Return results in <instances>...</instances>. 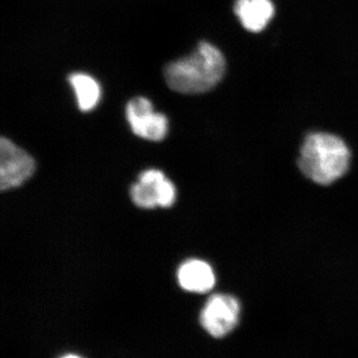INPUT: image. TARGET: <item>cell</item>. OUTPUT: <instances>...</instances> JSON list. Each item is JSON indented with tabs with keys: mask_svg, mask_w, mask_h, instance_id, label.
<instances>
[{
	"mask_svg": "<svg viewBox=\"0 0 358 358\" xmlns=\"http://www.w3.org/2000/svg\"><path fill=\"white\" fill-rule=\"evenodd\" d=\"M226 62L222 52L208 42H201L187 57L166 66V83L182 94H201L210 91L222 80Z\"/></svg>",
	"mask_w": 358,
	"mask_h": 358,
	"instance_id": "6da1fadb",
	"label": "cell"
},
{
	"mask_svg": "<svg viewBox=\"0 0 358 358\" xmlns=\"http://www.w3.org/2000/svg\"><path fill=\"white\" fill-rule=\"evenodd\" d=\"M350 164V150L338 136L308 134L301 145L298 164L303 176L320 185H329L343 178Z\"/></svg>",
	"mask_w": 358,
	"mask_h": 358,
	"instance_id": "7a4b0ae2",
	"label": "cell"
},
{
	"mask_svg": "<svg viewBox=\"0 0 358 358\" xmlns=\"http://www.w3.org/2000/svg\"><path fill=\"white\" fill-rule=\"evenodd\" d=\"M241 305L237 298L226 294L211 296L200 313V324L212 338H222L239 324Z\"/></svg>",
	"mask_w": 358,
	"mask_h": 358,
	"instance_id": "3957f363",
	"label": "cell"
},
{
	"mask_svg": "<svg viewBox=\"0 0 358 358\" xmlns=\"http://www.w3.org/2000/svg\"><path fill=\"white\" fill-rule=\"evenodd\" d=\"M35 162L24 150L2 136L0 141V189H13L31 178Z\"/></svg>",
	"mask_w": 358,
	"mask_h": 358,
	"instance_id": "277c9868",
	"label": "cell"
},
{
	"mask_svg": "<svg viewBox=\"0 0 358 358\" xmlns=\"http://www.w3.org/2000/svg\"><path fill=\"white\" fill-rule=\"evenodd\" d=\"M127 119L136 136L152 141L166 138L169 122L166 115L155 113L152 103L147 98L136 96L127 106Z\"/></svg>",
	"mask_w": 358,
	"mask_h": 358,
	"instance_id": "5b68a950",
	"label": "cell"
},
{
	"mask_svg": "<svg viewBox=\"0 0 358 358\" xmlns=\"http://www.w3.org/2000/svg\"><path fill=\"white\" fill-rule=\"evenodd\" d=\"M234 13L245 29L261 32L275 14L272 0H236Z\"/></svg>",
	"mask_w": 358,
	"mask_h": 358,
	"instance_id": "8992f818",
	"label": "cell"
},
{
	"mask_svg": "<svg viewBox=\"0 0 358 358\" xmlns=\"http://www.w3.org/2000/svg\"><path fill=\"white\" fill-rule=\"evenodd\" d=\"M178 278L181 288L192 293H207L216 282L211 266L197 259L183 263L178 268Z\"/></svg>",
	"mask_w": 358,
	"mask_h": 358,
	"instance_id": "52a82bcc",
	"label": "cell"
},
{
	"mask_svg": "<svg viewBox=\"0 0 358 358\" xmlns=\"http://www.w3.org/2000/svg\"><path fill=\"white\" fill-rule=\"evenodd\" d=\"M164 178V174L157 169H148L141 173L138 182L131 188L134 203L141 208L152 209L159 206V187Z\"/></svg>",
	"mask_w": 358,
	"mask_h": 358,
	"instance_id": "ba28073f",
	"label": "cell"
},
{
	"mask_svg": "<svg viewBox=\"0 0 358 358\" xmlns=\"http://www.w3.org/2000/svg\"><path fill=\"white\" fill-rule=\"evenodd\" d=\"M69 81L76 94L78 106L83 112H90L98 105L101 89L94 78L83 73L71 75Z\"/></svg>",
	"mask_w": 358,
	"mask_h": 358,
	"instance_id": "9c48e42d",
	"label": "cell"
},
{
	"mask_svg": "<svg viewBox=\"0 0 358 358\" xmlns=\"http://www.w3.org/2000/svg\"><path fill=\"white\" fill-rule=\"evenodd\" d=\"M62 358H80L79 357H76V355H67V357H62Z\"/></svg>",
	"mask_w": 358,
	"mask_h": 358,
	"instance_id": "30bf717a",
	"label": "cell"
}]
</instances>
